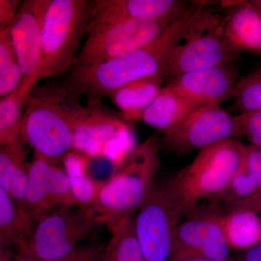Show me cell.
I'll use <instances>...</instances> for the list:
<instances>
[{
    "label": "cell",
    "instance_id": "19",
    "mask_svg": "<svg viewBox=\"0 0 261 261\" xmlns=\"http://www.w3.org/2000/svg\"><path fill=\"white\" fill-rule=\"evenodd\" d=\"M200 107L167 85L161 89L159 95L140 115L138 121L164 133Z\"/></svg>",
    "mask_w": 261,
    "mask_h": 261
},
{
    "label": "cell",
    "instance_id": "3",
    "mask_svg": "<svg viewBox=\"0 0 261 261\" xmlns=\"http://www.w3.org/2000/svg\"><path fill=\"white\" fill-rule=\"evenodd\" d=\"M161 142L151 136L137 146L124 164L102 182L92 209L110 231L140 211L155 188L161 161Z\"/></svg>",
    "mask_w": 261,
    "mask_h": 261
},
{
    "label": "cell",
    "instance_id": "31",
    "mask_svg": "<svg viewBox=\"0 0 261 261\" xmlns=\"http://www.w3.org/2000/svg\"><path fill=\"white\" fill-rule=\"evenodd\" d=\"M235 209L248 211L257 215L261 214V186L251 195L228 207V211Z\"/></svg>",
    "mask_w": 261,
    "mask_h": 261
},
{
    "label": "cell",
    "instance_id": "32",
    "mask_svg": "<svg viewBox=\"0 0 261 261\" xmlns=\"http://www.w3.org/2000/svg\"><path fill=\"white\" fill-rule=\"evenodd\" d=\"M99 247L95 245H86V246H80L73 253L69 256L65 257L62 260L55 261H82L84 259L87 258L89 255L93 254L94 252L97 251ZM15 261H44L37 260V259L30 258V257L22 256L18 255L15 257Z\"/></svg>",
    "mask_w": 261,
    "mask_h": 261
},
{
    "label": "cell",
    "instance_id": "27",
    "mask_svg": "<svg viewBox=\"0 0 261 261\" xmlns=\"http://www.w3.org/2000/svg\"><path fill=\"white\" fill-rule=\"evenodd\" d=\"M22 71L10 37V27L0 31V97L13 93L22 83Z\"/></svg>",
    "mask_w": 261,
    "mask_h": 261
},
{
    "label": "cell",
    "instance_id": "14",
    "mask_svg": "<svg viewBox=\"0 0 261 261\" xmlns=\"http://www.w3.org/2000/svg\"><path fill=\"white\" fill-rule=\"evenodd\" d=\"M230 249L215 215L194 216L178 225L168 261L187 258L231 261Z\"/></svg>",
    "mask_w": 261,
    "mask_h": 261
},
{
    "label": "cell",
    "instance_id": "13",
    "mask_svg": "<svg viewBox=\"0 0 261 261\" xmlns=\"http://www.w3.org/2000/svg\"><path fill=\"white\" fill-rule=\"evenodd\" d=\"M49 1H24L10 25V37L23 76L21 85L38 83L42 60L43 22Z\"/></svg>",
    "mask_w": 261,
    "mask_h": 261
},
{
    "label": "cell",
    "instance_id": "5",
    "mask_svg": "<svg viewBox=\"0 0 261 261\" xmlns=\"http://www.w3.org/2000/svg\"><path fill=\"white\" fill-rule=\"evenodd\" d=\"M93 1L50 0L42 30V60L38 82L68 73L87 32Z\"/></svg>",
    "mask_w": 261,
    "mask_h": 261
},
{
    "label": "cell",
    "instance_id": "36",
    "mask_svg": "<svg viewBox=\"0 0 261 261\" xmlns=\"http://www.w3.org/2000/svg\"><path fill=\"white\" fill-rule=\"evenodd\" d=\"M177 261H212V260H208V259H205V258H187V259H183V260H177ZM231 261H232V260H231Z\"/></svg>",
    "mask_w": 261,
    "mask_h": 261
},
{
    "label": "cell",
    "instance_id": "34",
    "mask_svg": "<svg viewBox=\"0 0 261 261\" xmlns=\"http://www.w3.org/2000/svg\"><path fill=\"white\" fill-rule=\"evenodd\" d=\"M103 251L104 250L99 247L97 251L94 252L93 254L82 261H102Z\"/></svg>",
    "mask_w": 261,
    "mask_h": 261
},
{
    "label": "cell",
    "instance_id": "8",
    "mask_svg": "<svg viewBox=\"0 0 261 261\" xmlns=\"http://www.w3.org/2000/svg\"><path fill=\"white\" fill-rule=\"evenodd\" d=\"M171 22L125 20L89 27L72 68L92 66L135 53L154 40Z\"/></svg>",
    "mask_w": 261,
    "mask_h": 261
},
{
    "label": "cell",
    "instance_id": "18",
    "mask_svg": "<svg viewBox=\"0 0 261 261\" xmlns=\"http://www.w3.org/2000/svg\"><path fill=\"white\" fill-rule=\"evenodd\" d=\"M27 145L20 133L0 149V187L21 207L29 181Z\"/></svg>",
    "mask_w": 261,
    "mask_h": 261
},
{
    "label": "cell",
    "instance_id": "24",
    "mask_svg": "<svg viewBox=\"0 0 261 261\" xmlns=\"http://www.w3.org/2000/svg\"><path fill=\"white\" fill-rule=\"evenodd\" d=\"M89 160L87 156L73 150L63 158L62 163L79 206L92 209L102 182L91 177L87 171Z\"/></svg>",
    "mask_w": 261,
    "mask_h": 261
},
{
    "label": "cell",
    "instance_id": "12",
    "mask_svg": "<svg viewBox=\"0 0 261 261\" xmlns=\"http://www.w3.org/2000/svg\"><path fill=\"white\" fill-rule=\"evenodd\" d=\"M61 206H79L64 168L60 163L34 152L29 162L24 212L35 224L43 216Z\"/></svg>",
    "mask_w": 261,
    "mask_h": 261
},
{
    "label": "cell",
    "instance_id": "33",
    "mask_svg": "<svg viewBox=\"0 0 261 261\" xmlns=\"http://www.w3.org/2000/svg\"><path fill=\"white\" fill-rule=\"evenodd\" d=\"M232 261H261V243L245 250Z\"/></svg>",
    "mask_w": 261,
    "mask_h": 261
},
{
    "label": "cell",
    "instance_id": "1",
    "mask_svg": "<svg viewBox=\"0 0 261 261\" xmlns=\"http://www.w3.org/2000/svg\"><path fill=\"white\" fill-rule=\"evenodd\" d=\"M82 96L66 75L33 86L25 102L21 133L34 152L61 163L73 151L75 128L86 109Z\"/></svg>",
    "mask_w": 261,
    "mask_h": 261
},
{
    "label": "cell",
    "instance_id": "22",
    "mask_svg": "<svg viewBox=\"0 0 261 261\" xmlns=\"http://www.w3.org/2000/svg\"><path fill=\"white\" fill-rule=\"evenodd\" d=\"M260 186L261 147L246 146L243 162L219 198L230 207L251 195Z\"/></svg>",
    "mask_w": 261,
    "mask_h": 261
},
{
    "label": "cell",
    "instance_id": "28",
    "mask_svg": "<svg viewBox=\"0 0 261 261\" xmlns=\"http://www.w3.org/2000/svg\"><path fill=\"white\" fill-rule=\"evenodd\" d=\"M233 98L242 113L261 111V67L237 82Z\"/></svg>",
    "mask_w": 261,
    "mask_h": 261
},
{
    "label": "cell",
    "instance_id": "21",
    "mask_svg": "<svg viewBox=\"0 0 261 261\" xmlns=\"http://www.w3.org/2000/svg\"><path fill=\"white\" fill-rule=\"evenodd\" d=\"M231 248L248 250L261 243V219L250 211L235 209L215 215Z\"/></svg>",
    "mask_w": 261,
    "mask_h": 261
},
{
    "label": "cell",
    "instance_id": "17",
    "mask_svg": "<svg viewBox=\"0 0 261 261\" xmlns=\"http://www.w3.org/2000/svg\"><path fill=\"white\" fill-rule=\"evenodd\" d=\"M224 20V35L238 53L247 51L261 57V13L250 1L230 7Z\"/></svg>",
    "mask_w": 261,
    "mask_h": 261
},
{
    "label": "cell",
    "instance_id": "29",
    "mask_svg": "<svg viewBox=\"0 0 261 261\" xmlns=\"http://www.w3.org/2000/svg\"><path fill=\"white\" fill-rule=\"evenodd\" d=\"M243 136L251 145L261 147V111L242 113L238 116Z\"/></svg>",
    "mask_w": 261,
    "mask_h": 261
},
{
    "label": "cell",
    "instance_id": "23",
    "mask_svg": "<svg viewBox=\"0 0 261 261\" xmlns=\"http://www.w3.org/2000/svg\"><path fill=\"white\" fill-rule=\"evenodd\" d=\"M34 223L4 189L0 187L1 247H17L32 233Z\"/></svg>",
    "mask_w": 261,
    "mask_h": 261
},
{
    "label": "cell",
    "instance_id": "4",
    "mask_svg": "<svg viewBox=\"0 0 261 261\" xmlns=\"http://www.w3.org/2000/svg\"><path fill=\"white\" fill-rule=\"evenodd\" d=\"M245 147L237 139L208 146L169 181L184 215L201 200L219 198L243 162Z\"/></svg>",
    "mask_w": 261,
    "mask_h": 261
},
{
    "label": "cell",
    "instance_id": "2",
    "mask_svg": "<svg viewBox=\"0 0 261 261\" xmlns=\"http://www.w3.org/2000/svg\"><path fill=\"white\" fill-rule=\"evenodd\" d=\"M193 3L145 47L99 64L72 68L66 76L87 96V104L102 105L105 97L130 82L164 73L173 48L202 8V3Z\"/></svg>",
    "mask_w": 261,
    "mask_h": 261
},
{
    "label": "cell",
    "instance_id": "35",
    "mask_svg": "<svg viewBox=\"0 0 261 261\" xmlns=\"http://www.w3.org/2000/svg\"><path fill=\"white\" fill-rule=\"evenodd\" d=\"M252 6L261 13V0H251L250 1Z\"/></svg>",
    "mask_w": 261,
    "mask_h": 261
},
{
    "label": "cell",
    "instance_id": "20",
    "mask_svg": "<svg viewBox=\"0 0 261 261\" xmlns=\"http://www.w3.org/2000/svg\"><path fill=\"white\" fill-rule=\"evenodd\" d=\"M164 73L133 81L110 94L108 97L126 120L138 121L140 115L161 92Z\"/></svg>",
    "mask_w": 261,
    "mask_h": 261
},
{
    "label": "cell",
    "instance_id": "15",
    "mask_svg": "<svg viewBox=\"0 0 261 261\" xmlns=\"http://www.w3.org/2000/svg\"><path fill=\"white\" fill-rule=\"evenodd\" d=\"M191 4L180 0H96L87 28L125 20L173 21Z\"/></svg>",
    "mask_w": 261,
    "mask_h": 261
},
{
    "label": "cell",
    "instance_id": "7",
    "mask_svg": "<svg viewBox=\"0 0 261 261\" xmlns=\"http://www.w3.org/2000/svg\"><path fill=\"white\" fill-rule=\"evenodd\" d=\"M99 225L92 209L61 206L35 223L30 236L16 247L18 255L39 260H62L73 253Z\"/></svg>",
    "mask_w": 261,
    "mask_h": 261
},
{
    "label": "cell",
    "instance_id": "16",
    "mask_svg": "<svg viewBox=\"0 0 261 261\" xmlns=\"http://www.w3.org/2000/svg\"><path fill=\"white\" fill-rule=\"evenodd\" d=\"M237 77L233 65L228 64L185 73L168 85L199 106H220L233 98Z\"/></svg>",
    "mask_w": 261,
    "mask_h": 261
},
{
    "label": "cell",
    "instance_id": "6",
    "mask_svg": "<svg viewBox=\"0 0 261 261\" xmlns=\"http://www.w3.org/2000/svg\"><path fill=\"white\" fill-rule=\"evenodd\" d=\"M224 20L202 5L198 14L173 48L164 71L171 81L197 70L233 64L239 53L224 35Z\"/></svg>",
    "mask_w": 261,
    "mask_h": 261
},
{
    "label": "cell",
    "instance_id": "26",
    "mask_svg": "<svg viewBox=\"0 0 261 261\" xmlns=\"http://www.w3.org/2000/svg\"><path fill=\"white\" fill-rule=\"evenodd\" d=\"M111 233V240L103 251L102 261H142L133 215L122 220Z\"/></svg>",
    "mask_w": 261,
    "mask_h": 261
},
{
    "label": "cell",
    "instance_id": "9",
    "mask_svg": "<svg viewBox=\"0 0 261 261\" xmlns=\"http://www.w3.org/2000/svg\"><path fill=\"white\" fill-rule=\"evenodd\" d=\"M74 133L73 150L92 158L104 157L123 166L136 148L135 137L123 120L102 105H86Z\"/></svg>",
    "mask_w": 261,
    "mask_h": 261
},
{
    "label": "cell",
    "instance_id": "25",
    "mask_svg": "<svg viewBox=\"0 0 261 261\" xmlns=\"http://www.w3.org/2000/svg\"><path fill=\"white\" fill-rule=\"evenodd\" d=\"M33 86L21 85L0 100V146L5 147L21 133L25 102Z\"/></svg>",
    "mask_w": 261,
    "mask_h": 261
},
{
    "label": "cell",
    "instance_id": "11",
    "mask_svg": "<svg viewBox=\"0 0 261 261\" xmlns=\"http://www.w3.org/2000/svg\"><path fill=\"white\" fill-rule=\"evenodd\" d=\"M242 136L238 116H232L218 105H206L164 132L160 142L161 148L184 156Z\"/></svg>",
    "mask_w": 261,
    "mask_h": 261
},
{
    "label": "cell",
    "instance_id": "30",
    "mask_svg": "<svg viewBox=\"0 0 261 261\" xmlns=\"http://www.w3.org/2000/svg\"><path fill=\"white\" fill-rule=\"evenodd\" d=\"M21 5L20 0H0V31L8 28L14 21Z\"/></svg>",
    "mask_w": 261,
    "mask_h": 261
},
{
    "label": "cell",
    "instance_id": "10",
    "mask_svg": "<svg viewBox=\"0 0 261 261\" xmlns=\"http://www.w3.org/2000/svg\"><path fill=\"white\" fill-rule=\"evenodd\" d=\"M183 211L167 183L154 192L135 218V230L142 261H168Z\"/></svg>",
    "mask_w": 261,
    "mask_h": 261
}]
</instances>
